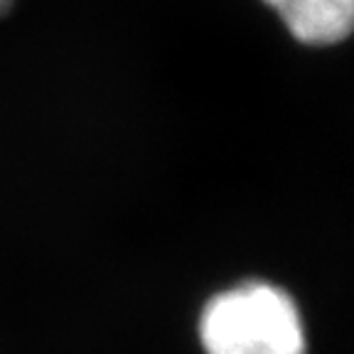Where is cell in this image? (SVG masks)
I'll use <instances>...</instances> for the list:
<instances>
[{
    "mask_svg": "<svg viewBox=\"0 0 354 354\" xmlns=\"http://www.w3.org/2000/svg\"><path fill=\"white\" fill-rule=\"evenodd\" d=\"M12 0H0V15H6L8 10H10Z\"/></svg>",
    "mask_w": 354,
    "mask_h": 354,
    "instance_id": "obj_3",
    "label": "cell"
},
{
    "mask_svg": "<svg viewBox=\"0 0 354 354\" xmlns=\"http://www.w3.org/2000/svg\"><path fill=\"white\" fill-rule=\"evenodd\" d=\"M305 47H335L354 35V0H261Z\"/></svg>",
    "mask_w": 354,
    "mask_h": 354,
    "instance_id": "obj_2",
    "label": "cell"
},
{
    "mask_svg": "<svg viewBox=\"0 0 354 354\" xmlns=\"http://www.w3.org/2000/svg\"><path fill=\"white\" fill-rule=\"evenodd\" d=\"M205 354H308L298 300L278 283L246 278L214 293L197 322Z\"/></svg>",
    "mask_w": 354,
    "mask_h": 354,
    "instance_id": "obj_1",
    "label": "cell"
}]
</instances>
